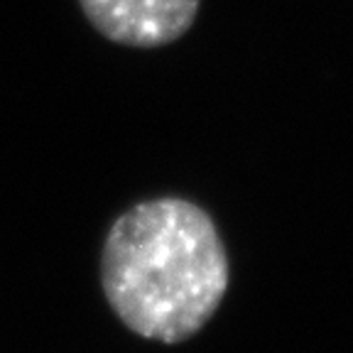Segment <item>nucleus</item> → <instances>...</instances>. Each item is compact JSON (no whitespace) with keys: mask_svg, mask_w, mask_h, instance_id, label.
I'll return each instance as SVG.
<instances>
[{"mask_svg":"<svg viewBox=\"0 0 353 353\" xmlns=\"http://www.w3.org/2000/svg\"><path fill=\"white\" fill-rule=\"evenodd\" d=\"M99 275L108 307L132 334L174 346L214 319L231 285V260L204 206L154 196L113 219Z\"/></svg>","mask_w":353,"mask_h":353,"instance_id":"obj_1","label":"nucleus"},{"mask_svg":"<svg viewBox=\"0 0 353 353\" xmlns=\"http://www.w3.org/2000/svg\"><path fill=\"white\" fill-rule=\"evenodd\" d=\"M79 8L108 42L157 50L192 30L201 0H79Z\"/></svg>","mask_w":353,"mask_h":353,"instance_id":"obj_2","label":"nucleus"}]
</instances>
